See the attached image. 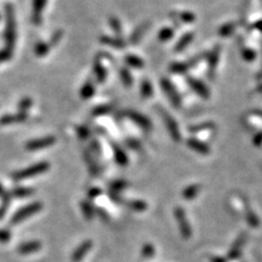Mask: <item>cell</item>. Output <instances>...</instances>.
<instances>
[{
	"label": "cell",
	"mask_w": 262,
	"mask_h": 262,
	"mask_svg": "<svg viewBox=\"0 0 262 262\" xmlns=\"http://www.w3.org/2000/svg\"><path fill=\"white\" fill-rule=\"evenodd\" d=\"M5 193H7V192H5V191H4V189H3V187H2L1 185H0V197H3Z\"/></svg>",
	"instance_id": "obj_50"
},
{
	"label": "cell",
	"mask_w": 262,
	"mask_h": 262,
	"mask_svg": "<svg viewBox=\"0 0 262 262\" xmlns=\"http://www.w3.org/2000/svg\"><path fill=\"white\" fill-rule=\"evenodd\" d=\"M102 44L104 45H107L110 47H114L117 49H122L126 47V42L124 40H121L118 36H108V35H103L99 38Z\"/></svg>",
	"instance_id": "obj_17"
},
{
	"label": "cell",
	"mask_w": 262,
	"mask_h": 262,
	"mask_svg": "<svg viewBox=\"0 0 262 262\" xmlns=\"http://www.w3.org/2000/svg\"><path fill=\"white\" fill-rule=\"evenodd\" d=\"M63 34H64L63 31H60V30L59 31H56L54 33L53 36L51 38H49V41H48V43L51 44L52 47H54L55 45H57V44L60 42L61 38H63Z\"/></svg>",
	"instance_id": "obj_40"
},
{
	"label": "cell",
	"mask_w": 262,
	"mask_h": 262,
	"mask_svg": "<svg viewBox=\"0 0 262 262\" xmlns=\"http://www.w3.org/2000/svg\"><path fill=\"white\" fill-rule=\"evenodd\" d=\"M237 29V23L235 22H228V23L223 24L219 30H217V34L221 37H228L231 36L235 30Z\"/></svg>",
	"instance_id": "obj_21"
},
{
	"label": "cell",
	"mask_w": 262,
	"mask_h": 262,
	"mask_svg": "<svg viewBox=\"0 0 262 262\" xmlns=\"http://www.w3.org/2000/svg\"><path fill=\"white\" fill-rule=\"evenodd\" d=\"M42 249V243L38 241H31L27 243L21 244L18 247V253L22 256H26V255H32L34 253L40 252Z\"/></svg>",
	"instance_id": "obj_13"
},
{
	"label": "cell",
	"mask_w": 262,
	"mask_h": 262,
	"mask_svg": "<svg viewBox=\"0 0 262 262\" xmlns=\"http://www.w3.org/2000/svg\"><path fill=\"white\" fill-rule=\"evenodd\" d=\"M27 119V113H21L18 111L16 114H4L0 117V125L9 126L13 124H20Z\"/></svg>",
	"instance_id": "obj_10"
},
{
	"label": "cell",
	"mask_w": 262,
	"mask_h": 262,
	"mask_svg": "<svg viewBox=\"0 0 262 262\" xmlns=\"http://www.w3.org/2000/svg\"><path fill=\"white\" fill-rule=\"evenodd\" d=\"M254 142H255V144H256V146H259V144L262 142V132H260V133H258V135L257 136H256V138H255V140H254Z\"/></svg>",
	"instance_id": "obj_48"
},
{
	"label": "cell",
	"mask_w": 262,
	"mask_h": 262,
	"mask_svg": "<svg viewBox=\"0 0 262 262\" xmlns=\"http://www.w3.org/2000/svg\"><path fill=\"white\" fill-rule=\"evenodd\" d=\"M188 146L190 147L191 149L196 150V151L199 152V153L207 154V153L210 152L209 148H208L207 146H205L204 143H202V142H200V141L196 140V139H189V140H188Z\"/></svg>",
	"instance_id": "obj_26"
},
{
	"label": "cell",
	"mask_w": 262,
	"mask_h": 262,
	"mask_svg": "<svg viewBox=\"0 0 262 262\" xmlns=\"http://www.w3.org/2000/svg\"><path fill=\"white\" fill-rule=\"evenodd\" d=\"M142 255L146 258H151V257H153V255H154V248H153L152 245L147 244L146 246H143V248H142Z\"/></svg>",
	"instance_id": "obj_42"
},
{
	"label": "cell",
	"mask_w": 262,
	"mask_h": 262,
	"mask_svg": "<svg viewBox=\"0 0 262 262\" xmlns=\"http://www.w3.org/2000/svg\"><path fill=\"white\" fill-rule=\"evenodd\" d=\"M203 57V56L199 55L196 56V57L192 58V59H189L187 61H182V63H173L170 66V70L173 74H185L189 69L196 65L198 61L200 60V58Z\"/></svg>",
	"instance_id": "obj_9"
},
{
	"label": "cell",
	"mask_w": 262,
	"mask_h": 262,
	"mask_svg": "<svg viewBox=\"0 0 262 262\" xmlns=\"http://www.w3.org/2000/svg\"><path fill=\"white\" fill-rule=\"evenodd\" d=\"M11 239V233L5 230H0V243H8Z\"/></svg>",
	"instance_id": "obj_43"
},
{
	"label": "cell",
	"mask_w": 262,
	"mask_h": 262,
	"mask_svg": "<svg viewBox=\"0 0 262 262\" xmlns=\"http://www.w3.org/2000/svg\"><path fill=\"white\" fill-rule=\"evenodd\" d=\"M125 115L128 117V118H130L135 124H137L138 126H140L143 129H150L151 128L152 124L148 117H146L144 115L138 113V111L135 110H127Z\"/></svg>",
	"instance_id": "obj_11"
},
{
	"label": "cell",
	"mask_w": 262,
	"mask_h": 262,
	"mask_svg": "<svg viewBox=\"0 0 262 262\" xmlns=\"http://www.w3.org/2000/svg\"><path fill=\"white\" fill-rule=\"evenodd\" d=\"M187 83H188V86L190 87L191 90L196 92L200 97L204 98V99H209L210 98L211 92L208 88V87L205 86L202 81L198 80L197 78L187 77Z\"/></svg>",
	"instance_id": "obj_6"
},
{
	"label": "cell",
	"mask_w": 262,
	"mask_h": 262,
	"mask_svg": "<svg viewBox=\"0 0 262 262\" xmlns=\"http://www.w3.org/2000/svg\"><path fill=\"white\" fill-rule=\"evenodd\" d=\"M140 93H141V96L143 98L152 97V95H153V87H152V83L150 82L148 79H144L141 82Z\"/></svg>",
	"instance_id": "obj_25"
},
{
	"label": "cell",
	"mask_w": 262,
	"mask_h": 262,
	"mask_svg": "<svg viewBox=\"0 0 262 262\" xmlns=\"http://www.w3.org/2000/svg\"><path fill=\"white\" fill-rule=\"evenodd\" d=\"M212 127H214L213 124H211V122H205V124H203V125H199V126L191 127L190 129H191L193 132H198V131H200V130L208 129V128H212Z\"/></svg>",
	"instance_id": "obj_44"
},
{
	"label": "cell",
	"mask_w": 262,
	"mask_h": 262,
	"mask_svg": "<svg viewBox=\"0 0 262 262\" xmlns=\"http://www.w3.org/2000/svg\"><path fill=\"white\" fill-rule=\"evenodd\" d=\"M43 208V204L41 202H33L26 207H23L19 210L11 219V224H19V223L25 221L27 217L38 213Z\"/></svg>",
	"instance_id": "obj_3"
},
{
	"label": "cell",
	"mask_w": 262,
	"mask_h": 262,
	"mask_svg": "<svg viewBox=\"0 0 262 262\" xmlns=\"http://www.w3.org/2000/svg\"><path fill=\"white\" fill-rule=\"evenodd\" d=\"M125 61L128 66L135 69H141L144 67L143 59L136 55H127L125 57Z\"/></svg>",
	"instance_id": "obj_22"
},
{
	"label": "cell",
	"mask_w": 262,
	"mask_h": 262,
	"mask_svg": "<svg viewBox=\"0 0 262 262\" xmlns=\"http://www.w3.org/2000/svg\"><path fill=\"white\" fill-rule=\"evenodd\" d=\"M4 42L5 48L13 51L16 40V29H15V16L12 4H5L4 8Z\"/></svg>",
	"instance_id": "obj_1"
},
{
	"label": "cell",
	"mask_w": 262,
	"mask_h": 262,
	"mask_svg": "<svg viewBox=\"0 0 262 262\" xmlns=\"http://www.w3.org/2000/svg\"><path fill=\"white\" fill-rule=\"evenodd\" d=\"M81 209H82L83 214H85V216H86V219L88 221H91L93 219V215H94V212L92 210L91 205L88 204L87 202L83 201V202H81Z\"/></svg>",
	"instance_id": "obj_36"
},
{
	"label": "cell",
	"mask_w": 262,
	"mask_h": 262,
	"mask_svg": "<svg viewBox=\"0 0 262 262\" xmlns=\"http://www.w3.org/2000/svg\"><path fill=\"white\" fill-rule=\"evenodd\" d=\"M33 193V190L30 188H24V187H21V188H16L13 190L12 194L14 197H18V198H25V197H29Z\"/></svg>",
	"instance_id": "obj_35"
},
{
	"label": "cell",
	"mask_w": 262,
	"mask_h": 262,
	"mask_svg": "<svg viewBox=\"0 0 262 262\" xmlns=\"http://www.w3.org/2000/svg\"><path fill=\"white\" fill-rule=\"evenodd\" d=\"M174 36V30L171 29V27H164L159 32V41L160 42H169L171 38Z\"/></svg>",
	"instance_id": "obj_31"
},
{
	"label": "cell",
	"mask_w": 262,
	"mask_h": 262,
	"mask_svg": "<svg viewBox=\"0 0 262 262\" xmlns=\"http://www.w3.org/2000/svg\"><path fill=\"white\" fill-rule=\"evenodd\" d=\"M125 182L124 181H116L113 182V185H111V189H113L114 191H119L121 189L125 188Z\"/></svg>",
	"instance_id": "obj_45"
},
{
	"label": "cell",
	"mask_w": 262,
	"mask_h": 262,
	"mask_svg": "<svg viewBox=\"0 0 262 262\" xmlns=\"http://www.w3.org/2000/svg\"><path fill=\"white\" fill-rule=\"evenodd\" d=\"M176 215L178 217V222H179L182 235L185 236L186 238H188L189 235H190V228H189V225H188V223H187L185 213H183V212L181 211V209H177L176 210Z\"/></svg>",
	"instance_id": "obj_20"
},
{
	"label": "cell",
	"mask_w": 262,
	"mask_h": 262,
	"mask_svg": "<svg viewBox=\"0 0 262 262\" xmlns=\"http://www.w3.org/2000/svg\"><path fill=\"white\" fill-rule=\"evenodd\" d=\"M129 207L135 211L142 212L147 209V203L143 202V201H139V200H136V201L129 202Z\"/></svg>",
	"instance_id": "obj_38"
},
{
	"label": "cell",
	"mask_w": 262,
	"mask_h": 262,
	"mask_svg": "<svg viewBox=\"0 0 262 262\" xmlns=\"http://www.w3.org/2000/svg\"><path fill=\"white\" fill-rule=\"evenodd\" d=\"M87 194L91 199H94V198H96L97 196L101 194V190H99L98 188H92V189H90V190H88Z\"/></svg>",
	"instance_id": "obj_46"
},
{
	"label": "cell",
	"mask_w": 262,
	"mask_h": 262,
	"mask_svg": "<svg viewBox=\"0 0 262 262\" xmlns=\"http://www.w3.org/2000/svg\"><path fill=\"white\" fill-rule=\"evenodd\" d=\"M77 135L82 140H86V139L90 137V130L86 126H79L77 128Z\"/></svg>",
	"instance_id": "obj_39"
},
{
	"label": "cell",
	"mask_w": 262,
	"mask_h": 262,
	"mask_svg": "<svg viewBox=\"0 0 262 262\" xmlns=\"http://www.w3.org/2000/svg\"><path fill=\"white\" fill-rule=\"evenodd\" d=\"M2 198V202H1V205H0V220H2V217L4 216L5 212H7L9 205H10V194L7 192L4 194Z\"/></svg>",
	"instance_id": "obj_34"
},
{
	"label": "cell",
	"mask_w": 262,
	"mask_h": 262,
	"mask_svg": "<svg viewBox=\"0 0 262 262\" xmlns=\"http://www.w3.org/2000/svg\"><path fill=\"white\" fill-rule=\"evenodd\" d=\"M193 38H194V33L193 32H188V33H186V34H183L179 38V41L177 42V44L174 47V51L176 53L182 52L183 49H186L189 46V44L193 41Z\"/></svg>",
	"instance_id": "obj_18"
},
{
	"label": "cell",
	"mask_w": 262,
	"mask_h": 262,
	"mask_svg": "<svg viewBox=\"0 0 262 262\" xmlns=\"http://www.w3.org/2000/svg\"><path fill=\"white\" fill-rule=\"evenodd\" d=\"M199 186L198 185H193V186H190V187H188L185 192L182 193V196L185 197L186 199H191L193 197H196V194L198 193V190H199Z\"/></svg>",
	"instance_id": "obj_37"
},
{
	"label": "cell",
	"mask_w": 262,
	"mask_h": 262,
	"mask_svg": "<svg viewBox=\"0 0 262 262\" xmlns=\"http://www.w3.org/2000/svg\"><path fill=\"white\" fill-rule=\"evenodd\" d=\"M260 78H262V67H261V72H260Z\"/></svg>",
	"instance_id": "obj_51"
},
{
	"label": "cell",
	"mask_w": 262,
	"mask_h": 262,
	"mask_svg": "<svg viewBox=\"0 0 262 262\" xmlns=\"http://www.w3.org/2000/svg\"><path fill=\"white\" fill-rule=\"evenodd\" d=\"M161 115L163 117V120L165 122V125L167 127V129L170 131V135L172 138L174 139L175 141H179L180 140V132H179V128H178V125L176 120L173 118V117L170 115V113H167L164 109L160 108Z\"/></svg>",
	"instance_id": "obj_7"
},
{
	"label": "cell",
	"mask_w": 262,
	"mask_h": 262,
	"mask_svg": "<svg viewBox=\"0 0 262 262\" xmlns=\"http://www.w3.org/2000/svg\"><path fill=\"white\" fill-rule=\"evenodd\" d=\"M150 25H151V22H143L142 24L139 25L137 29L132 32L130 36V43L132 45H137V44L142 40L143 35L146 34V32L150 29Z\"/></svg>",
	"instance_id": "obj_16"
},
{
	"label": "cell",
	"mask_w": 262,
	"mask_h": 262,
	"mask_svg": "<svg viewBox=\"0 0 262 262\" xmlns=\"http://www.w3.org/2000/svg\"><path fill=\"white\" fill-rule=\"evenodd\" d=\"M252 27H253V29L258 30V31H260L262 33V20H259V21L256 22L255 24H253Z\"/></svg>",
	"instance_id": "obj_47"
},
{
	"label": "cell",
	"mask_w": 262,
	"mask_h": 262,
	"mask_svg": "<svg viewBox=\"0 0 262 262\" xmlns=\"http://www.w3.org/2000/svg\"><path fill=\"white\" fill-rule=\"evenodd\" d=\"M221 56V46L216 45L212 51L208 54V76L211 80H214L216 76V69L219 66Z\"/></svg>",
	"instance_id": "obj_5"
},
{
	"label": "cell",
	"mask_w": 262,
	"mask_h": 262,
	"mask_svg": "<svg viewBox=\"0 0 262 262\" xmlns=\"http://www.w3.org/2000/svg\"><path fill=\"white\" fill-rule=\"evenodd\" d=\"M161 87L163 92L165 93V95L167 98L170 99V102L172 105L174 106L175 108H179L181 105V97L179 95V93L176 90V87L174 85L166 78H162L161 79Z\"/></svg>",
	"instance_id": "obj_4"
},
{
	"label": "cell",
	"mask_w": 262,
	"mask_h": 262,
	"mask_svg": "<svg viewBox=\"0 0 262 262\" xmlns=\"http://www.w3.org/2000/svg\"><path fill=\"white\" fill-rule=\"evenodd\" d=\"M93 75L97 83H104L106 81V78H107V70H106L105 66L98 58H96L95 61H94Z\"/></svg>",
	"instance_id": "obj_15"
},
{
	"label": "cell",
	"mask_w": 262,
	"mask_h": 262,
	"mask_svg": "<svg viewBox=\"0 0 262 262\" xmlns=\"http://www.w3.org/2000/svg\"><path fill=\"white\" fill-rule=\"evenodd\" d=\"M242 57L244 58V60H246L247 63H252L257 57V54L252 48H247L245 47L242 49Z\"/></svg>",
	"instance_id": "obj_33"
},
{
	"label": "cell",
	"mask_w": 262,
	"mask_h": 262,
	"mask_svg": "<svg viewBox=\"0 0 262 262\" xmlns=\"http://www.w3.org/2000/svg\"><path fill=\"white\" fill-rule=\"evenodd\" d=\"M113 151L115 154V160L117 163L119 165H126L128 163V159L126 153L122 151V149H120L117 144H114L113 146Z\"/></svg>",
	"instance_id": "obj_27"
},
{
	"label": "cell",
	"mask_w": 262,
	"mask_h": 262,
	"mask_svg": "<svg viewBox=\"0 0 262 262\" xmlns=\"http://www.w3.org/2000/svg\"><path fill=\"white\" fill-rule=\"evenodd\" d=\"M95 85H94V82L92 79H88L85 82V85L82 86L81 90H80V95L83 99H88L91 98L94 94H95Z\"/></svg>",
	"instance_id": "obj_19"
},
{
	"label": "cell",
	"mask_w": 262,
	"mask_h": 262,
	"mask_svg": "<svg viewBox=\"0 0 262 262\" xmlns=\"http://www.w3.org/2000/svg\"><path fill=\"white\" fill-rule=\"evenodd\" d=\"M119 77L121 79L122 85L126 87H130L133 85V77L131 72L127 68H119Z\"/></svg>",
	"instance_id": "obj_24"
},
{
	"label": "cell",
	"mask_w": 262,
	"mask_h": 262,
	"mask_svg": "<svg viewBox=\"0 0 262 262\" xmlns=\"http://www.w3.org/2000/svg\"><path fill=\"white\" fill-rule=\"evenodd\" d=\"M113 109H114V106L110 105V104L99 105V106H97V107L93 109L92 114H93V116H104V115L109 114Z\"/></svg>",
	"instance_id": "obj_29"
},
{
	"label": "cell",
	"mask_w": 262,
	"mask_h": 262,
	"mask_svg": "<svg viewBox=\"0 0 262 262\" xmlns=\"http://www.w3.org/2000/svg\"><path fill=\"white\" fill-rule=\"evenodd\" d=\"M47 0H33L32 2V21L35 24H40L42 21L43 11L46 7Z\"/></svg>",
	"instance_id": "obj_12"
},
{
	"label": "cell",
	"mask_w": 262,
	"mask_h": 262,
	"mask_svg": "<svg viewBox=\"0 0 262 262\" xmlns=\"http://www.w3.org/2000/svg\"><path fill=\"white\" fill-rule=\"evenodd\" d=\"M108 23H109V26L110 29L114 31V33H116L117 35H120L121 32H122V26H121V23L119 19L117 18V16H114V15H110L109 19H108Z\"/></svg>",
	"instance_id": "obj_30"
},
{
	"label": "cell",
	"mask_w": 262,
	"mask_h": 262,
	"mask_svg": "<svg viewBox=\"0 0 262 262\" xmlns=\"http://www.w3.org/2000/svg\"><path fill=\"white\" fill-rule=\"evenodd\" d=\"M253 113H254L255 115H257V116L262 117V110H261V109H256V110L253 111Z\"/></svg>",
	"instance_id": "obj_49"
},
{
	"label": "cell",
	"mask_w": 262,
	"mask_h": 262,
	"mask_svg": "<svg viewBox=\"0 0 262 262\" xmlns=\"http://www.w3.org/2000/svg\"><path fill=\"white\" fill-rule=\"evenodd\" d=\"M93 246V242L92 241H86L83 242L79 247H78L76 250L74 255H72V262H80L83 258L86 257V255L90 252L91 248Z\"/></svg>",
	"instance_id": "obj_14"
},
{
	"label": "cell",
	"mask_w": 262,
	"mask_h": 262,
	"mask_svg": "<svg viewBox=\"0 0 262 262\" xmlns=\"http://www.w3.org/2000/svg\"><path fill=\"white\" fill-rule=\"evenodd\" d=\"M174 15H176V19H179L180 21L185 22V23H192L196 21V14L190 12V11H183V12H175Z\"/></svg>",
	"instance_id": "obj_28"
},
{
	"label": "cell",
	"mask_w": 262,
	"mask_h": 262,
	"mask_svg": "<svg viewBox=\"0 0 262 262\" xmlns=\"http://www.w3.org/2000/svg\"><path fill=\"white\" fill-rule=\"evenodd\" d=\"M52 49V45L48 42H38L34 47V53L37 57H44Z\"/></svg>",
	"instance_id": "obj_23"
},
{
	"label": "cell",
	"mask_w": 262,
	"mask_h": 262,
	"mask_svg": "<svg viewBox=\"0 0 262 262\" xmlns=\"http://www.w3.org/2000/svg\"><path fill=\"white\" fill-rule=\"evenodd\" d=\"M32 105H33L32 98L23 97L18 104L19 111H21V113H27V110H29L32 107Z\"/></svg>",
	"instance_id": "obj_32"
},
{
	"label": "cell",
	"mask_w": 262,
	"mask_h": 262,
	"mask_svg": "<svg viewBox=\"0 0 262 262\" xmlns=\"http://www.w3.org/2000/svg\"><path fill=\"white\" fill-rule=\"evenodd\" d=\"M12 56V51H10L8 48H3L0 51V64L3 63V61H7L11 58Z\"/></svg>",
	"instance_id": "obj_41"
},
{
	"label": "cell",
	"mask_w": 262,
	"mask_h": 262,
	"mask_svg": "<svg viewBox=\"0 0 262 262\" xmlns=\"http://www.w3.org/2000/svg\"><path fill=\"white\" fill-rule=\"evenodd\" d=\"M49 163L47 162H41V163H37L32 165L27 169H24L22 171L16 172L13 174V178L15 180H22V179H27V178L35 177L37 175H41L43 173H45L49 170Z\"/></svg>",
	"instance_id": "obj_2"
},
{
	"label": "cell",
	"mask_w": 262,
	"mask_h": 262,
	"mask_svg": "<svg viewBox=\"0 0 262 262\" xmlns=\"http://www.w3.org/2000/svg\"><path fill=\"white\" fill-rule=\"evenodd\" d=\"M56 142V138L53 136H47L44 138L36 139V140H31L25 144V149L27 151H38L48 147H52Z\"/></svg>",
	"instance_id": "obj_8"
}]
</instances>
